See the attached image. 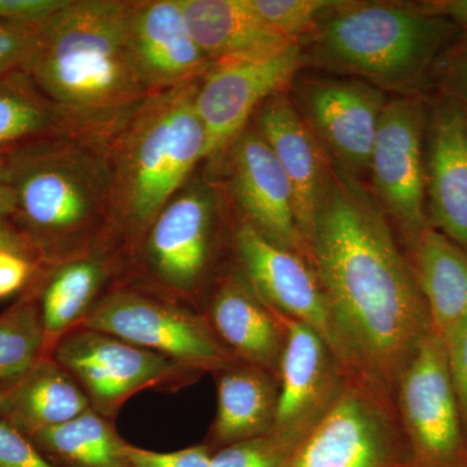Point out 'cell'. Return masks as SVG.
I'll use <instances>...</instances> for the list:
<instances>
[{"label":"cell","instance_id":"obj_1","mask_svg":"<svg viewBox=\"0 0 467 467\" xmlns=\"http://www.w3.org/2000/svg\"><path fill=\"white\" fill-rule=\"evenodd\" d=\"M389 217L358 175L331 162L309 257L359 377L393 395L434 331L425 295Z\"/></svg>","mask_w":467,"mask_h":467},{"label":"cell","instance_id":"obj_2","mask_svg":"<svg viewBox=\"0 0 467 467\" xmlns=\"http://www.w3.org/2000/svg\"><path fill=\"white\" fill-rule=\"evenodd\" d=\"M133 2L67 0L39 27L24 72L77 131L104 134L150 94L131 58Z\"/></svg>","mask_w":467,"mask_h":467},{"label":"cell","instance_id":"obj_3","mask_svg":"<svg viewBox=\"0 0 467 467\" xmlns=\"http://www.w3.org/2000/svg\"><path fill=\"white\" fill-rule=\"evenodd\" d=\"M5 155L14 218L34 251L73 259L113 225L115 178L103 134L54 135Z\"/></svg>","mask_w":467,"mask_h":467},{"label":"cell","instance_id":"obj_4","mask_svg":"<svg viewBox=\"0 0 467 467\" xmlns=\"http://www.w3.org/2000/svg\"><path fill=\"white\" fill-rule=\"evenodd\" d=\"M460 30L417 3L337 0L299 46L304 66L416 95Z\"/></svg>","mask_w":467,"mask_h":467},{"label":"cell","instance_id":"obj_5","mask_svg":"<svg viewBox=\"0 0 467 467\" xmlns=\"http://www.w3.org/2000/svg\"><path fill=\"white\" fill-rule=\"evenodd\" d=\"M199 81L152 92L103 134L115 178L113 225L133 239L146 236L207 159V135L195 106Z\"/></svg>","mask_w":467,"mask_h":467},{"label":"cell","instance_id":"obj_6","mask_svg":"<svg viewBox=\"0 0 467 467\" xmlns=\"http://www.w3.org/2000/svg\"><path fill=\"white\" fill-rule=\"evenodd\" d=\"M285 467H409L391 396L350 377L334 407L297 444Z\"/></svg>","mask_w":467,"mask_h":467},{"label":"cell","instance_id":"obj_7","mask_svg":"<svg viewBox=\"0 0 467 467\" xmlns=\"http://www.w3.org/2000/svg\"><path fill=\"white\" fill-rule=\"evenodd\" d=\"M392 400L409 467H467V439L444 342L435 330L402 370Z\"/></svg>","mask_w":467,"mask_h":467},{"label":"cell","instance_id":"obj_8","mask_svg":"<svg viewBox=\"0 0 467 467\" xmlns=\"http://www.w3.org/2000/svg\"><path fill=\"white\" fill-rule=\"evenodd\" d=\"M78 326L167 356L195 371L220 373L241 362L218 340L205 319L171 301L137 291L110 292Z\"/></svg>","mask_w":467,"mask_h":467},{"label":"cell","instance_id":"obj_9","mask_svg":"<svg viewBox=\"0 0 467 467\" xmlns=\"http://www.w3.org/2000/svg\"><path fill=\"white\" fill-rule=\"evenodd\" d=\"M427 109L416 95L387 101L368 167L371 192L408 250L431 227L426 205Z\"/></svg>","mask_w":467,"mask_h":467},{"label":"cell","instance_id":"obj_10","mask_svg":"<svg viewBox=\"0 0 467 467\" xmlns=\"http://www.w3.org/2000/svg\"><path fill=\"white\" fill-rule=\"evenodd\" d=\"M54 361L79 384L101 416H113L142 389L198 373L167 356L82 326L58 337Z\"/></svg>","mask_w":467,"mask_h":467},{"label":"cell","instance_id":"obj_11","mask_svg":"<svg viewBox=\"0 0 467 467\" xmlns=\"http://www.w3.org/2000/svg\"><path fill=\"white\" fill-rule=\"evenodd\" d=\"M234 247L243 276L260 299L281 315L312 328L350 376L358 378L312 264L270 242L244 221L234 233Z\"/></svg>","mask_w":467,"mask_h":467},{"label":"cell","instance_id":"obj_12","mask_svg":"<svg viewBox=\"0 0 467 467\" xmlns=\"http://www.w3.org/2000/svg\"><path fill=\"white\" fill-rule=\"evenodd\" d=\"M291 88L295 107L330 161L358 177L368 171L386 92L352 77L297 76Z\"/></svg>","mask_w":467,"mask_h":467},{"label":"cell","instance_id":"obj_13","mask_svg":"<svg viewBox=\"0 0 467 467\" xmlns=\"http://www.w3.org/2000/svg\"><path fill=\"white\" fill-rule=\"evenodd\" d=\"M303 66L297 43L266 57L213 64L199 81L195 97L207 135V158L223 152L269 98L290 88Z\"/></svg>","mask_w":467,"mask_h":467},{"label":"cell","instance_id":"obj_14","mask_svg":"<svg viewBox=\"0 0 467 467\" xmlns=\"http://www.w3.org/2000/svg\"><path fill=\"white\" fill-rule=\"evenodd\" d=\"M275 313L284 326L285 343L279 367L278 408L270 434L296 448L334 407L352 376L312 328Z\"/></svg>","mask_w":467,"mask_h":467},{"label":"cell","instance_id":"obj_15","mask_svg":"<svg viewBox=\"0 0 467 467\" xmlns=\"http://www.w3.org/2000/svg\"><path fill=\"white\" fill-rule=\"evenodd\" d=\"M223 150L227 182L242 221L310 263L308 247L297 227L290 183L269 144L248 125Z\"/></svg>","mask_w":467,"mask_h":467},{"label":"cell","instance_id":"obj_16","mask_svg":"<svg viewBox=\"0 0 467 467\" xmlns=\"http://www.w3.org/2000/svg\"><path fill=\"white\" fill-rule=\"evenodd\" d=\"M216 196L204 183L183 186L155 218L144 236L153 278L180 294L201 284L213 248Z\"/></svg>","mask_w":467,"mask_h":467},{"label":"cell","instance_id":"obj_17","mask_svg":"<svg viewBox=\"0 0 467 467\" xmlns=\"http://www.w3.org/2000/svg\"><path fill=\"white\" fill-rule=\"evenodd\" d=\"M425 178L430 226L467 252V113L447 98L427 109Z\"/></svg>","mask_w":467,"mask_h":467},{"label":"cell","instance_id":"obj_18","mask_svg":"<svg viewBox=\"0 0 467 467\" xmlns=\"http://www.w3.org/2000/svg\"><path fill=\"white\" fill-rule=\"evenodd\" d=\"M252 121L287 177L297 227L309 251L316 217L330 182V159L304 122L287 90L263 103Z\"/></svg>","mask_w":467,"mask_h":467},{"label":"cell","instance_id":"obj_19","mask_svg":"<svg viewBox=\"0 0 467 467\" xmlns=\"http://www.w3.org/2000/svg\"><path fill=\"white\" fill-rule=\"evenodd\" d=\"M129 48L150 92L199 81L213 67L193 39L180 0L133 2Z\"/></svg>","mask_w":467,"mask_h":467},{"label":"cell","instance_id":"obj_20","mask_svg":"<svg viewBox=\"0 0 467 467\" xmlns=\"http://www.w3.org/2000/svg\"><path fill=\"white\" fill-rule=\"evenodd\" d=\"M209 326L239 361L264 368L278 379L284 326L243 275H229L218 285L209 308Z\"/></svg>","mask_w":467,"mask_h":467},{"label":"cell","instance_id":"obj_21","mask_svg":"<svg viewBox=\"0 0 467 467\" xmlns=\"http://www.w3.org/2000/svg\"><path fill=\"white\" fill-rule=\"evenodd\" d=\"M193 39L212 63L260 57L295 45L267 26L250 0H180Z\"/></svg>","mask_w":467,"mask_h":467},{"label":"cell","instance_id":"obj_22","mask_svg":"<svg viewBox=\"0 0 467 467\" xmlns=\"http://www.w3.org/2000/svg\"><path fill=\"white\" fill-rule=\"evenodd\" d=\"M279 383L264 368L238 364L220 371L212 450L270 434L278 408Z\"/></svg>","mask_w":467,"mask_h":467},{"label":"cell","instance_id":"obj_23","mask_svg":"<svg viewBox=\"0 0 467 467\" xmlns=\"http://www.w3.org/2000/svg\"><path fill=\"white\" fill-rule=\"evenodd\" d=\"M9 383L3 389L0 420L27 438L92 409L79 384L55 361L42 358L26 374Z\"/></svg>","mask_w":467,"mask_h":467},{"label":"cell","instance_id":"obj_24","mask_svg":"<svg viewBox=\"0 0 467 467\" xmlns=\"http://www.w3.org/2000/svg\"><path fill=\"white\" fill-rule=\"evenodd\" d=\"M409 251L439 335L467 317V252L430 227Z\"/></svg>","mask_w":467,"mask_h":467},{"label":"cell","instance_id":"obj_25","mask_svg":"<svg viewBox=\"0 0 467 467\" xmlns=\"http://www.w3.org/2000/svg\"><path fill=\"white\" fill-rule=\"evenodd\" d=\"M29 439L57 467H126L128 442L94 409Z\"/></svg>","mask_w":467,"mask_h":467},{"label":"cell","instance_id":"obj_26","mask_svg":"<svg viewBox=\"0 0 467 467\" xmlns=\"http://www.w3.org/2000/svg\"><path fill=\"white\" fill-rule=\"evenodd\" d=\"M77 131L23 69L0 77V153Z\"/></svg>","mask_w":467,"mask_h":467},{"label":"cell","instance_id":"obj_27","mask_svg":"<svg viewBox=\"0 0 467 467\" xmlns=\"http://www.w3.org/2000/svg\"><path fill=\"white\" fill-rule=\"evenodd\" d=\"M107 278L104 261L92 256L67 259L55 270L42 295L41 316L48 337H61L81 324L95 306Z\"/></svg>","mask_w":467,"mask_h":467},{"label":"cell","instance_id":"obj_28","mask_svg":"<svg viewBox=\"0 0 467 467\" xmlns=\"http://www.w3.org/2000/svg\"><path fill=\"white\" fill-rule=\"evenodd\" d=\"M47 343L41 309L26 297L0 315V380L12 382L42 359Z\"/></svg>","mask_w":467,"mask_h":467},{"label":"cell","instance_id":"obj_29","mask_svg":"<svg viewBox=\"0 0 467 467\" xmlns=\"http://www.w3.org/2000/svg\"><path fill=\"white\" fill-rule=\"evenodd\" d=\"M337 3V0H250L251 7L267 26L297 45Z\"/></svg>","mask_w":467,"mask_h":467},{"label":"cell","instance_id":"obj_30","mask_svg":"<svg viewBox=\"0 0 467 467\" xmlns=\"http://www.w3.org/2000/svg\"><path fill=\"white\" fill-rule=\"evenodd\" d=\"M295 448L267 434L218 448L212 454L211 467H285Z\"/></svg>","mask_w":467,"mask_h":467},{"label":"cell","instance_id":"obj_31","mask_svg":"<svg viewBox=\"0 0 467 467\" xmlns=\"http://www.w3.org/2000/svg\"><path fill=\"white\" fill-rule=\"evenodd\" d=\"M432 77L439 97L467 107V29L460 30L442 52Z\"/></svg>","mask_w":467,"mask_h":467},{"label":"cell","instance_id":"obj_32","mask_svg":"<svg viewBox=\"0 0 467 467\" xmlns=\"http://www.w3.org/2000/svg\"><path fill=\"white\" fill-rule=\"evenodd\" d=\"M441 337L467 439V317L451 325Z\"/></svg>","mask_w":467,"mask_h":467},{"label":"cell","instance_id":"obj_33","mask_svg":"<svg viewBox=\"0 0 467 467\" xmlns=\"http://www.w3.org/2000/svg\"><path fill=\"white\" fill-rule=\"evenodd\" d=\"M213 451L208 444L175 451H153L128 442L125 448L126 467H211Z\"/></svg>","mask_w":467,"mask_h":467},{"label":"cell","instance_id":"obj_34","mask_svg":"<svg viewBox=\"0 0 467 467\" xmlns=\"http://www.w3.org/2000/svg\"><path fill=\"white\" fill-rule=\"evenodd\" d=\"M39 27L0 23V77L24 69L38 41Z\"/></svg>","mask_w":467,"mask_h":467},{"label":"cell","instance_id":"obj_35","mask_svg":"<svg viewBox=\"0 0 467 467\" xmlns=\"http://www.w3.org/2000/svg\"><path fill=\"white\" fill-rule=\"evenodd\" d=\"M0 467H57L23 432L0 420Z\"/></svg>","mask_w":467,"mask_h":467},{"label":"cell","instance_id":"obj_36","mask_svg":"<svg viewBox=\"0 0 467 467\" xmlns=\"http://www.w3.org/2000/svg\"><path fill=\"white\" fill-rule=\"evenodd\" d=\"M67 0H0V23L42 26Z\"/></svg>","mask_w":467,"mask_h":467},{"label":"cell","instance_id":"obj_37","mask_svg":"<svg viewBox=\"0 0 467 467\" xmlns=\"http://www.w3.org/2000/svg\"><path fill=\"white\" fill-rule=\"evenodd\" d=\"M32 272V264L23 254L0 251V297L20 290Z\"/></svg>","mask_w":467,"mask_h":467},{"label":"cell","instance_id":"obj_38","mask_svg":"<svg viewBox=\"0 0 467 467\" xmlns=\"http://www.w3.org/2000/svg\"><path fill=\"white\" fill-rule=\"evenodd\" d=\"M417 5L426 14L447 18L461 30L467 29V0H429Z\"/></svg>","mask_w":467,"mask_h":467},{"label":"cell","instance_id":"obj_39","mask_svg":"<svg viewBox=\"0 0 467 467\" xmlns=\"http://www.w3.org/2000/svg\"><path fill=\"white\" fill-rule=\"evenodd\" d=\"M16 212L14 189L9 182L7 160L5 153H0V221L14 218Z\"/></svg>","mask_w":467,"mask_h":467},{"label":"cell","instance_id":"obj_40","mask_svg":"<svg viewBox=\"0 0 467 467\" xmlns=\"http://www.w3.org/2000/svg\"><path fill=\"white\" fill-rule=\"evenodd\" d=\"M0 251L14 252L27 257L34 250L16 227L9 225L8 221H0Z\"/></svg>","mask_w":467,"mask_h":467},{"label":"cell","instance_id":"obj_41","mask_svg":"<svg viewBox=\"0 0 467 467\" xmlns=\"http://www.w3.org/2000/svg\"><path fill=\"white\" fill-rule=\"evenodd\" d=\"M3 400H5V392L0 389V409H2Z\"/></svg>","mask_w":467,"mask_h":467},{"label":"cell","instance_id":"obj_42","mask_svg":"<svg viewBox=\"0 0 467 467\" xmlns=\"http://www.w3.org/2000/svg\"><path fill=\"white\" fill-rule=\"evenodd\" d=\"M463 107H465V106H463ZM465 109H466V113H467V107H465Z\"/></svg>","mask_w":467,"mask_h":467}]
</instances>
